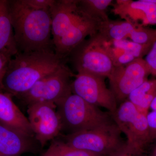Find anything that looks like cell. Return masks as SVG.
Listing matches in <instances>:
<instances>
[{
	"label": "cell",
	"instance_id": "obj_5",
	"mask_svg": "<svg viewBox=\"0 0 156 156\" xmlns=\"http://www.w3.org/2000/svg\"><path fill=\"white\" fill-rule=\"evenodd\" d=\"M69 56L77 73L108 78L115 67L106 40L98 32L84 40Z\"/></svg>",
	"mask_w": 156,
	"mask_h": 156
},
{
	"label": "cell",
	"instance_id": "obj_7",
	"mask_svg": "<svg viewBox=\"0 0 156 156\" xmlns=\"http://www.w3.org/2000/svg\"><path fill=\"white\" fill-rule=\"evenodd\" d=\"M115 122L89 131L63 135V142L100 156H113L126 146Z\"/></svg>",
	"mask_w": 156,
	"mask_h": 156
},
{
	"label": "cell",
	"instance_id": "obj_3",
	"mask_svg": "<svg viewBox=\"0 0 156 156\" xmlns=\"http://www.w3.org/2000/svg\"><path fill=\"white\" fill-rule=\"evenodd\" d=\"M9 6L18 53L54 50L50 10L34 9L24 0L9 1Z\"/></svg>",
	"mask_w": 156,
	"mask_h": 156
},
{
	"label": "cell",
	"instance_id": "obj_24",
	"mask_svg": "<svg viewBox=\"0 0 156 156\" xmlns=\"http://www.w3.org/2000/svg\"><path fill=\"white\" fill-rule=\"evenodd\" d=\"M10 59L0 53V91L3 89V82Z\"/></svg>",
	"mask_w": 156,
	"mask_h": 156
},
{
	"label": "cell",
	"instance_id": "obj_21",
	"mask_svg": "<svg viewBox=\"0 0 156 156\" xmlns=\"http://www.w3.org/2000/svg\"><path fill=\"white\" fill-rule=\"evenodd\" d=\"M152 143L156 139V96L151 104L146 114Z\"/></svg>",
	"mask_w": 156,
	"mask_h": 156
},
{
	"label": "cell",
	"instance_id": "obj_4",
	"mask_svg": "<svg viewBox=\"0 0 156 156\" xmlns=\"http://www.w3.org/2000/svg\"><path fill=\"white\" fill-rule=\"evenodd\" d=\"M55 104L61 121L62 131L66 134L93 130L114 122L108 112L101 110L73 93Z\"/></svg>",
	"mask_w": 156,
	"mask_h": 156
},
{
	"label": "cell",
	"instance_id": "obj_28",
	"mask_svg": "<svg viewBox=\"0 0 156 156\" xmlns=\"http://www.w3.org/2000/svg\"><path fill=\"white\" fill-rule=\"evenodd\" d=\"M0 156H10L0 155Z\"/></svg>",
	"mask_w": 156,
	"mask_h": 156
},
{
	"label": "cell",
	"instance_id": "obj_10",
	"mask_svg": "<svg viewBox=\"0 0 156 156\" xmlns=\"http://www.w3.org/2000/svg\"><path fill=\"white\" fill-rule=\"evenodd\" d=\"M151 75L144 58H139L126 65L115 66L108 77L110 89L119 105L129 95L148 80Z\"/></svg>",
	"mask_w": 156,
	"mask_h": 156
},
{
	"label": "cell",
	"instance_id": "obj_27",
	"mask_svg": "<svg viewBox=\"0 0 156 156\" xmlns=\"http://www.w3.org/2000/svg\"><path fill=\"white\" fill-rule=\"evenodd\" d=\"M43 156H56L55 155V154L52 150L51 148L49 147V149L48 150V151H46V152L44 154V155Z\"/></svg>",
	"mask_w": 156,
	"mask_h": 156
},
{
	"label": "cell",
	"instance_id": "obj_17",
	"mask_svg": "<svg viewBox=\"0 0 156 156\" xmlns=\"http://www.w3.org/2000/svg\"><path fill=\"white\" fill-rule=\"evenodd\" d=\"M108 41L118 50L119 56L118 65L120 66L128 64L137 58H143L153 46L140 44L126 40Z\"/></svg>",
	"mask_w": 156,
	"mask_h": 156
},
{
	"label": "cell",
	"instance_id": "obj_12",
	"mask_svg": "<svg viewBox=\"0 0 156 156\" xmlns=\"http://www.w3.org/2000/svg\"><path fill=\"white\" fill-rule=\"evenodd\" d=\"M98 33L108 40H126L140 44L152 45L156 41V29L126 20L109 19L101 23Z\"/></svg>",
	"mask_w": 156,
	"mask_h": 156
},
{
	"label": "cell",
	"instance_id": "obj_25",
	"mask_svg": "<svg viewBox=\"0 0 156 156\" xmlns=\"http://www.w3.org/2000/svg\"><path fill=\"white\" fill-rule=\"evenodd\" d=\"M113 156H133L129 153L126 149V147L115 154Z\"/></svg>",
	"mask_w": 156,
	"mask_h": 156
},
{
	"label": "cell",
	"instance_id": "obj_9",
	"mask_svg": "<svg viewBox=\"0 0 156 156\" xmlns=\"http://www.w3.org/2000/svg\"><path fill=\"white\" fill-rule=\"evenodd\" d=\"M74 76L71 83L73 94L90 104L106 109L112 115L114 113L118 104L112 92L107 87L105 78L87 73H77Z\"/></svg>",
	"mask_w": 156,
	"mask_h": 156
},
{
	"label": "cell",
	"instance_id": "obj_22",
	"mask_svg": "<svg viewBox=\"0 0 156 156\" xmlns=\"http://www.w3.org/2000/svg\"><path fill=\"white\" fill-rule=\"evenodd\" d=\"M151 75L156 77V41L144 58Z\"/></svg>",
	"mask_w": 156,
	"mask_h": 156
},
{
	"label": "cell",
	"instance_id": "obj_26",
	"mask_svg": "<svg viewBox=\"0 0 156 156\" xmlns=\"http://www.w3.org/2000/svg\"><path fill=\"white\" fill-rule=\"evenodd\" d=\"M152 143H153V145L147 156H156V139Z\"/></svg>",
	"mask_w": 156,
	"mask_h": 156
},
{
	"label": "cell",
	"instance_id": "obj_19",
	"mask_svg": "<svg viewBox=\"0 0 156 156\" xmlns=\"http://www.w3.org/2000/svg\"><path fill=\"white\" fill-rule=\"evenodd\" d=\"M112 2V0H79V5L83 11L101 23L109 19L108 9Z\"/></svg>",
	"mask_w": 156,
	"mask_h": 156
},
{
	"label": "cell",
	"instance_id": "obj_14",
	"mask_svg": "<svg viewBox=\"0 0 156 156\" xmlns=\"http://www.w3.org/2000/svg\"><path fill=\"white\" fill-rule=\"evenodd\" d=\"M37 143L34 137L0 124V155L20 156L28 153H35L38 149Z\"/></svg>",
	"mask_w": 156,
	"mask_h": 156
},
{
	"label": "cell",
	"instance_id": "obj_16",
	"mask_svg": "<svg viewBox=\"0 0 156 156\" xmlns=\"http://www.w3.org/2000/svg\"><path fill=\"white\" fill-rule=\"evenodd\" d=\"M18 53L9 14V1L0 0V53L10 59Z\"/></svg>",
	"mask_w": 156,
	"mask_h": 156
},
{
	"label": "cell",
	"instance_id": "obj_2",
	"mask_svg": "<svg viewBox=\"0 0 156 156\" xmlns=\"http://www.w3.org/2000/svg\"><path fill=\"white\" fill-rule=\"evenodd\" d=\"M65 60L53 50L18 53L9 60L3 89L12 96H20L65 65Z\"/></svg>",
	"mask_w": 156,
	"mask_h": 156
},
{
	"label": "cell",
	"instance_id": "obj_11",
	"mask_svg": "<svg viewBox=\"0 0 156 156\" xmlns=\"http://www.w3.org/2000/svg\"><path fill=\"white\" fill-rule=\"evenodd\" d=\"M28 119L35 138L41 147L54 139L62 131L56 105L50 102H38L27 105Z\"/></svg>",
	"mask_w": 156,
	"mask_h": 156
},
{
	"label": "cell",
	"instance_id": "obj_23",
	"mask_svg": "<svg viewBox=\"0 0 156 156\" xmlns=\"http://www.w3.org/2000/svg\"><path fill=\"white\" fill-rule=\"evenodd\" d=\"M30 7L37 10H50L56 0H24Z\"/></svg>",
	"mask_w": 156,
	"mask_h": 156
},
{
	"label": "cell",
	"instance_id": "obj_13",
	"mask_svg": "<svg viewBox=\"0 0 156 156\" xmlns=\"http://www.w3.org/2000/svg\"><path fill=\"white\" fill-rule=\"evenodd\" d=\"M112 12L122 19L144 26L156 25V4L149 0H118Z\"/></svg>",
	"mask_w": 156,
	"mask_h": 156
},
{
	"label": "cell",
	"instance_id": "obj_18",
	"mask_svg": "<svg viewBox=\"0 0 156 156\" xmlns=\"http://www.w3.org/2000/svg\"><path fill=\"white\" fill-rule=\"evenodd\" d=\"M156 96V79L147 80L128 96L129 101L140 111L147 114L151 104Z\"/></svg>",
	"mask_w": 156,
	"mask_h": 156
},
{
	"label": "cell",
	"instance_id": "obj_15",
	"mask_svg": "<svg viewBox=\"0 0 156 156\" xmlns=\"http://www.w3.org/2000/svg\"><path fill=\"white\" fill-rule=\"evenodd\" d=\"M12 97L9 93L0 91V124L35 137L28 118L18 108Z\"/></svg>",
	"mask_w": 156,
	"mask_h": 156
},
{
	"label": "cell",
	"instance_id": "obj_8",
	"mask_svg": "<svg viewBox=\"0 0 156 156\" xmlns=\"http://www.w3.org/2000/svg\"><path fill=\"white\" fill-rule=\"evenodd\" d=\"M74 76L66 65L43 78L19 97L27 105L38 102L55 104L72 94L71 78Z\"/></svg>",
	"mask_w": 156,
	"mask_h": 156
},
{
	"label": "cell",
	"instance_id": "obj_20",
	"mask_svg": "<svg viewBox=\"0 0 156 156\" xmlns=\"http://www.w3.org/2000/svg\"><path fill=\"white\" fill-rule=\"evenodd\" d=\"M50 147L56 156H100L88 151L72 147L63 141H55Z\"/></svg>",
	"mask_w": 156,
	"mask_h": 156
},
{
	"label": "cell",
	"instance_id": "obj_1",
	"mask_svg": "<svg viewBox=\"0 0 156 156\" xmlns=\"http://www.w3.org/2000/svg\"><path fill=\"white\" fill-rule=\"evenodd\" d=\"M50 11L53 49L64 59L87 37L98 32L100 23L83 11L79 0H56Z\"/></svg>",
	"mask_w": 156,
	"mask_h": 156
},
{
	"label": "cell",
	"instance_id": "obj_6",
	"mask_svg": "<svg viewBox=\"0 0 156 156\" xmlns=\"http://www.w3.org/2000/svg\"><path fill=\"white\" fill-rule=\"evenodd\" d=\"M115 123L127 137L126 149L133 156H143L151 142L146 114L128 100L112 115Z\"/></svg>",
	"mask_w": 156,
	"mask_h": 156
}]
</instances>
